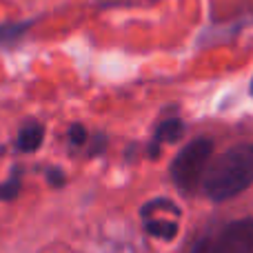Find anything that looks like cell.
<instances>
[{
    "instance_id": "obj_1",
    "label": "cell",
    "mask_w": 253,
    "mask_h": 253,
    "mask_svg": "<svg viewBox=\"0 0 253 253\" xmlns=\"http://www.w3.org/2000/svg\"><path fill=\"white\" fill-rule=\"evenodd\" d=\"M253 184V144H236L211 162L202 189L215 202L236 198Z\"/></svg>"
},
{
    "instance_id": "obj_2",
    "label": "cell",
    "mask_w": 253,
    "mask_h": 253,
    "mask_svg": "<svg viewBox=\"0 0 253 253\" xmlns=\"http://www.w3.org/2000/svg\"><path fill=\"white\" fill-rule=\"evenodd\" d=\"M213 153V142L209 138L191 140L171 162V178L182 191H193L205 173Z\"/></svg>"
},
{
    "instance_id": "obj_3",
    "label": "cell",
    "mask_w": 253,
    "mask_h": 253,
    "mask_svg": "<svg viewBox=\"0 0 253 253\" xmlns=\"http://www.w3.org/2000/svg\"><path fill=\"white\" fill-rule=\"evenodd\" d=\"M211 253H253V218L229 224L211 247Z\"/></svg>"
},
{
    "instance_id": "obj_4",
    "label": "cell",
    "mask_w": 253,
    "mask_h": 253,
    "mask_svg": "<svg viewBox=\"0 0 253 253\" xmlns=\"http://www.w3.org/2000/svg\"><path fill=\"white\" fill-rule=\"evenodd\" d=\"M42 138H44V129L40 126L38 123H31L27 126H22L20 133H18V149L22 153H31L42 144Z\"/></svg>"
},
{
    "instance_id": "obj_5",
    "label": "cell",
    "mask_w": 253,
    "mask_h": 253,
    "mask_svg": "<svg viewBox=\"0 0 253 253\" xmlns=\"http://www.w3.org/2000/svg\"><path fill=\"white\" fill-rule=\"evenodd\" d=\"M182 135H184V125H182V120L171 118V120H165V123H160V126L156 129V135H153V142H156V144H162V142H178Z\"/></svg>"
},
{
    "instance_id": "obj_6",
    "label": "cell",
    "mask_w": 253,
    "mask_h": 253,
    "mask_svg": "<svg viewBox=\"0 0 253 253\" xmlns=\"http://www.w3.org/2000/svg\"><path fill=\"white\" fill-rule=\"evenodd\" d=\"M144 229H147L149 236L160 238V240H173L175 233H178V224L169 222V220H151L149 218L144 222Z\"/></svg>"
},
{
    "instance_id": "obj_7",
    "label": "cell",
    "mask_w": 253,
    "mask_h": 253,
    "mask_svg": "<svg viewBox=\"0 0 253 253\" xmlns=\"http://www.w3.org/2000/svg\"><path fill=\"white\" fill-rule=\"evenodd\" d=\"M18 193H20V171L16 169L7 182L0 184V200H2V202H11V200H16V198H18Z\"/></svg>"
},
{
    "instance_id": "obj_8",
    "label": "cell",
    "mask_w": 253,
    "mask_h": 253,
    "mask_svg": "<svg viewBox=\"0 0 253 253\" xmlns=\"http://www.w3.org/2000/svg\"><path fill=\"white\" fill-rule=\"evenodd\" d=\"M29 27H31V20L2 25V27H0V42H11V40H18V36H22L27 29H29Z\"/></svg>"
},
{
    "instance_id": "obj_9",
    "label": "cell",
    "mask_w": 253,
    "mask_h": 253,
    "mask_svg": "<svg viewBox=\"0 0 253 253\" xmlns=\"http://www.w3.org/2000/svg\"><path fill=\"white\" fill-rule=\"evenodd\" d=\"M160 209H167V211H171V213H175V215L180 213L178 207H175L171 200H167V198H158V200H151L149 205L142 207V211H140V213H142V218H151L153 211H160Z\"/></svg>"
},
{
    "instance_id": "obj_10",
    "label": "cell",
    "mask_w": 253,
    "mask_h": 253,
    "mask_svg": "<svg viewBox=\"0 0 253 253\" xmlns=\"http://www.w3.org/2000/svg\"><path fill=\"white\" fill-rule=\"evenodd\" d=\"M69 142L74 144V147H80V144L87 142V129H84L83 125H71L69 126Z\"/></svg>"
},
{
    "instance_id": "obj_11",
    "label": "cell",
    "mask_w": 253,
    "mask_h": 253,
    "mask_svg": "<svg viewBox=\"0 0 253 253\" xmlns=\"http://www.w3.org/2000/svg\"><path fill=\"white\" fill-rule=\"evenodd\" d=\"M102 7H129V4H144V2H153V0H96Z\"/></svg>"
},
{
    "instance_id": "obj_12",
    "label": "cell",
    "mask_w": 253,
    "mask_h": 253,
    "mask_svg": "<svg viewBox=\"0 0 253 253\" xmlns=\"http://www.w3.org/2000/svg\"><path fill=\"white\" fill-rule=\"evenodd\" d=\"M47 178H49V184H53V187H62V184H65V173H62L60 169H56V167H53L51 171H49L47 173Z\"/></svg>"
},
{
    "instance_id": "obj_13",
    "label": "cell",
    "mask_w": 253,
    "mask_h": 253,
    "mask_svg": "<svg viewBox=\"0 0 253 253\" xmlns=\"http://www.w3.org/2000/svg\"><path fill=\"white\" fill-rule=\"evenodd\" d=\"M105 142H107L105 135H102V133H96V138H93V147L89 149V156H98V153L105 151Z\"/></svg>"
},
{
    "instance_id": "obj_14",
    "label": "cell",
    "mask_w": 253,
    "mask_h": 253,
    "mask_svg": "<svg viewBox=\"0 0 253 253\" xmlns=\"http://www.w3.org/2000/svg\"><path fill=\"white\" fill-rule=\"evenodd\" d=\"M189 253H211V242L207 240V238H205V240H198Z\"/></svg>"
},
{
    "instance_id": "obj_15",
    "label": "cell",
    "mask_w": 253,
    "mask_h": 253,
    "mask_svg": "<svg viewBox=\"0 0 253 253\" xmlns=\"http://www.w3.org/2000/svg\"><path fill=\"white\" fill-rule=\"evenodd\" d=\"M251 96H253V80H251Z\"/></svg>"
}]
</instances>
